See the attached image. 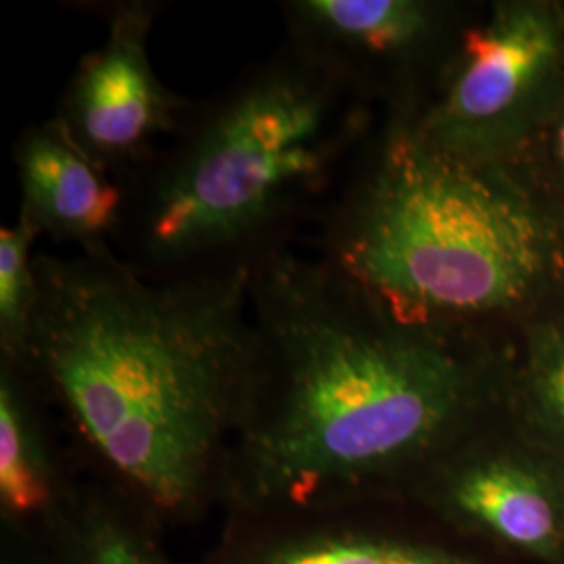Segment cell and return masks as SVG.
Instances as JSON below:
<instances>
[{"mask_svg": "<svg viewBox=\"0 0 564 564\" xmlns=\"http://www.w3.org/2000/svg\"><path fill=\"white\" fill-rule=\"evenodd\" d=\"M251 323L224 514L412 500L505 410L506 345L395 323L318 256H263Z\"/></svg>", "mask_w": 564, "mask_h": 564, "instance_id": "obj_1", "label": "cell"}, {"mask_svg": "<svg viewBox=\"0 0 564 564\" xmlns=\"http://www.w3.org/2000/svg\"><path fill=\"white\" fill-rule=\"evenodd\" d=\"M25 362L84 475L165 533L223 510L253 364V265L155 281L111 251H36ZM15 366V364H13Z\"/></svg>", "mask_w": 564, "mask_h": 564, "instance_id": "obj_2", "label": "cell"}, {"mask_svg": "<svg viewBox=\"0 0 564 564\" xmlns=\"http://www.w3.org/2000/svg\"><path fill=\"white\" fill-rule=\"evenodd\" d=\"M318 258L403 326L506 345L564 305V212L521 160L383 116L318 220Z\"/></svg>", "mask_w": 564, "mask_h": 564, "instance_id": "obj_3", "label": "cell"}, {"mask_svg": "<svg viewBox=\"0 0 564 564\" xmlns=\"http://www.w3.org/2000/svg\"><path fill=\"white\" fill-rule=\"evenodd\" d=\"M375 105L284 41L128 186L116 253L155 281L256 265L335 202L381 123Z\"/></svg>", "mask_w": 564, "mask_h": 564, "instance_id": "obj_4", "label": "cell"}, {"mask_svg": "<svg viewBox=\"0 0 564 564\" xmlns=\"http://www.w3.org/2000/svg\"><path fill=\"white\" fill-rule=\"evenodd\" d=\"M564 95L563 0L473 9L423 107L426 141L475 160H521Z\"/></svg>", "mask_w": 564, "mask_h": 564, "instance_id": "obj_5", "label": "cell"}, {"mask_svg": "<svg viewBox=\"0 0 564 564\" xmlns=\"http://www.w3.org/2000/svg\"><path fill=\"white\" fill-rule=\"evenodd\" d=\"M286 42L321 61L379 109L416 113L470 11L444 0H286Z\"/></svg>", "mask_w": 564, "mask_h": 564, "instance_id": "obj_6", "label": "cell"}, {"mask_svg": "<svg viewBox=\"0 0 564 564\" xmlns=\"http://www.w3.org/2000/svg\"><path fill=\"white\" fill-rule=\"evenodd\" d=\"M105 13V41L82 57L51 120L90 162L130 186L181 134L197 102L167 88L153 67L162 2L120 0Z\"/></svg>", "mask_w": 564, "mask_h": 564, "instance_id": "obj_7", "label": "cell"}, {"mask_svg": "<svg viewBox=\"0 0 564 564\" xmlns=\"http://www.w3.org/2000/svg\"><path fill=\"white\" fill-rule=\"evenodd\" d=\"M558 460L521 433L510 444L489 423L437 464L412 500L466 540L554 556L564 540Z\"/></svg>", "mask_w": 564, "mask_h": 564, "instance_id": "obj_8", "label": "cell"}, {"mask_svg": "<svg viewBox=\"0 0 564 564\" xmlns=\"http://www.w3.org/2000/svg\"><path fill=\"white\" fill-rule=\"evenodd\" d=\"M384 505L228 512L199 564H481L442 519L398 523Z\"/></svg>", "mask_w": 564, "mask_h": 564, "instance_id": "obj_9", "label": "cell"}, {"mask_svg": "<svg viewBox=\"0 0 564 564\" xmlns=\"http://www.w3.org/2000/svg\"><path fill=\"white\" fill-rule=\"evenodd\" d=\"M55 410L25 370L0 362V538L39 552L80 489Z\"/></svg>", "mask_w": 564, "mask_h": 564, "instance_id": "obj_10", "label": "cell"}, {"mask_svg": "<svg viewBox=\"0 0 564 564\" xmlns=\"http://www.w3.org/2000/svg\"><path fill=\"white\" fill-rule=\"evenodd\" d=\"M20 212L34 228L74 251H116L128 186L90 162L55 121L28 126L13 147Z\"/></svg>", "mask_w": 564, "mask_h": 564, "instance_id": "obj_11", "label": "cell"}, {"mask_svg": "<svg viewBox=\"0 0 564 564\" xmlns=\"http://www.w3.org/2000/svg\"><path fill=\"white\" fill-rule=\"evenodd\" d=\"M165 535L126 494L84 475L74 502L36 556L42 564H174Z\"/></svg>", "mask_w": 564, "mask_h": 564, "instance_id": "obj_12", "label": "cell"}, {"mask_svg": "<svg viewBox=\"0 0 564 564\" xmlns=\"http://www.w3.org/2000/svg\"><path fill=\"white\" fill-rule=\"evenodd\" d=\"M519 433L564 460V305L506 343L505 410Z\"/></svg>", "mask_w": 564, "mask_h": 564, "instance_id": "obj_13", "label": "cell"}, {"mask_svg": "<svg viewBox=\"0 0 564 564\" xmlns=\"http://www.w3.org/2000/svg\"><path fill=\"white\" fill-rule=\"evenodd\" d=\"M41 232L21 212L0 228V362L21 366L41 302L36 241Z\"/></svg>", "mask_w": 564, "mask_h": 564, "instance_id": "obj_14", "label": "cell"}, {"mask_svg": "<svg viewBox=\"0 0 564 564\" xmlns=\"http://www.w3.org/2000/svg\"><path fill=\"white\" fill-rule=\"evenodd\" d=\"M521 162L564 212V95Z\"/></svg>", "mask_w": 564, "mask_h": 564, "instance_id": "obj_15", "label": "cell"}, {"mask_svg": "<svg viewBox=\"0 0 564 564\" xmlns=\"http://www.w3.org/2000/svg\"><path fill=\"white\" fill-rule=\"evenodd\" d=\"M0 564H42L36 552L15 544L7 538H0Z\"/></svg>", "mask_w": 564, "mask_h": 564, "instance_id": "obj_16", "label": "cell"}]
</instances>
